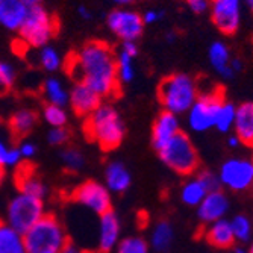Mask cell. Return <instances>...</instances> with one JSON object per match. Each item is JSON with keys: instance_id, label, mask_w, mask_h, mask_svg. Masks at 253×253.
Instances as JSON below:
<instances>
[{"instance_id": "6da1fadb", "label": "cell", "mask_w": 253, "mask_h": 253, "mask_svg": "<svg viewBox=\"0 0 253 253\" xmlns=\"http://www.w3.org/2000/svg\"><path fill=\"white\" fill-rule=\"evenodd\" d=\"M75 82H82L102 97H114L120 91L116 52L106 41H88L64 62Z\"/></svg>"}, {"instance_id": "7a4b0ae2", "label": "cell", "mask_w": 253, "mask_h": 253, "mask_svg": "<svg viewBox=\"0 0 253 253\" xmlns=\"http://www.w3.org/2000/svg\"><path fill=\"white\" fill-rule=\"evenodd\" d=\"M84 130L88 140L96 143L105 152L119 149L126 135L125 122L120 112L114 105L105 102L85 119Z\"/></svg>"}, {"instance_id": "3957f363", "label": "cell", "mask_w": 253, "mask_h": 253, "mask_svg": "<svg viewBox=\"0 0 253 253\" xmlns=\"http://www.w3.org/2000/svg\"><path fill=\"white\" fill-rule=\"evenodd\" d=\"M200 94L194 78L187 73H173L161 81L158 86V99L164 111L174 116L187 114Z\"/></svg>"}, {"instance_id": "277c9868", "label": "cell", "mask_w": 253, "mask_h": 253, "mask_svg": "<svg viewBox=\"0 0 253 253\" xmlns=\"http://www.w3.org/2000/svg\"><path fill=\"white\" fill-rule=\"evenodd\" d=\"M26 253H61L68 241L62 223L53 214H45L26 234H23Z\"/></svg>"}, {"instance_id": "5b68a950", "label": "cell", "mask_w": 253, "mask_h": 253, "mask_svg": "<svg viewBox=\"0 0 253 253\" xmlns=\"http://www.w3.org/2000/svg\"><path fill=\"white\" fill-rule=\"evenodd\" d=\"M59 25L56 17L42 5L28 11L25 21L17 31L20 42L29 49H40L50 44L58 34Z\"/></svg>"}, {"instance_id": "8992f818", "label": "cell", "mask_w": 253, "mask_h": 253, "mask_svg": "<svg viewBox=\"0 0 253 253\" xmlns=\"http://www.w3.org/2000/svg\"><path fill=\"white\" fill-rule=\"evenodd\" d=\"M158 155L171 171L180 176H193L200 167L199 152L191 138L182 130L161 147Z\"/></svg>"}, {"instance_id": "52a82bcc", "label": "cell", "mask_w": 253, "mask_h": 253, "mask_svg": "<svg viewBox=\"0 0 253 253\" xmlns=\"http://www.w3.org/2000/svg\"><path fill=\"white\" fill-rule=\"evenodd\" d=\"M45 214L47 212H45L44 200L25 193H17L6 206L5 224L23 235Z\"/></svg>"}, {"instance_id": "ba28073f", "label": "cell", "mask_w": 253, "mask_h": 253, "mask_svg": "<svg viewBox=\"0 0 253 253\" xmlns=\"http://www.w3.org/2000/svg\"><path fill=\"white\" fill-rule=\"evenodd\" d=\"M226 96L223 88H214L200 93L194 105L187 112V123L193 132L205 133L214 129L217 114L224 103Z\"/></svg>"}, {"instance_id": "9c48e42d", "label": "cell", "mask_w": 253, "mask_h": 253, "mask_svg": "<svg viewBox=\"0 0 253 253\" xmlns=\"http://www.w3.org/2000/svg\"><path fill=\"white\" fill-rule=\"evenodd\" d=\"M220 185L234 193L253 190V159L246 156L227 158L218 169Z\"/></svg>"}, {"instance_id": "30bf717a", "label": "cell", "mask_w": 253, "mask_h": 253, "mask_svg": "<svg viewBox=\"0 0 253 253\" xmlns=\"http://www.w3.org/2000/svg\"><path fill=\"white\" fill-rule=\"evenodd\" d=\"M106 26L122 42H136L144 32L141 14L125 6L106 15Z\"/></svg>"}, {"instance_id": "8fae6325", "label": "cell", "mask_w": 253, "mask_h": 253, "mask_svg": "<svg viewBox=\"0 0 253 253\" xmlns=\"http://www.w3.org/2000/svg\"><path fill=\"white\" fill-rule=\"evenodd\" d=\"M73 200L82 205L84 208L89 210L97 215H102L112 210V196L102 182L86 180L72 194Z\"/></svg>"}, {"instance_id": "7c38bea8", "label": "cell", "mask_w": 253, "mask_h": 253, "mask_svg": "<svg viewBox=\"0 0 253 253\" xmlns=\"http://www.w3.org/2000/svg\"><path fill=\"white\" fill-rule=\"evenodd\" d=\"M243 0H210L214 26L224 35H234L241 26Z\"/></svg>"}, {"instance_id": "4fadbf2b", "label": "cell", "mask_w": 253, "mask_h": 253, "mask_svg": "<svg viewBox=\"0 0 253 253\" xmlns=\"http://www.w3.org/2000/svg\"><path fill=\"white\" fill-rule=\"evenodd\" d=\"M102 103L103 99L82 82H75L73 88L68 91V105L76 116L82 119L91 116Z\"/></svg>"}, {"instance_id": "5bb4252c", "label": "cell", "mask_w": 253, "mask_h": 253, "mask_svg": "<svg viewBox=\"0 0 253 253\" xmlns=\"http://www.w3.org/2000/svg\"><path fill=\"white\" fill-rule=\"evenodd\" d=\"M122 240V223L112 210L99 215L97 247L102 253H109L117 247Z\"/></svg>"}, {"instance_id": "9a60e30c", "label": "cell", "mask_w": 253, "mask_h": 253, "mask_svg": "<svg viewBox=\"0 0 253 253\" xmlns=\"http://www.w3.org/2000/svg\"><path fill=\"white\" fill-rule=\"evenodd\" d=\"M231 203L229 197L221 190L212 191L205 196V199L197 206V217L203 224H210L217 220L226 218Z\"/></svg>"}, {"instance_id": "2e32d148", "label": "cell", "mask_w": 253, "mask_h": 253, "mask_svg": "<svg viewBox=\"0 0 253 253\" xmlns=\"http://www.w3.org/2000/svg\"><path fill=\"white\" fill-rule=\"evenodd\" d=\"M180 132V122L179 117L171 112L163 111L156 117L153 127H152V146L158 152L166 143Z\"/></svg>"}, {"instance_id": "e0dca14e", "label": "cell", "mask_w": 253, "mask_h": 253, "mask_svg": "<svg viewBox=\"0 0 253 253\" xmlns=\"http://www.w3.org/2000/svg\"><path fill=\"white\" fill-rule=\"evenodd\" d=\"M203 238L210 246L215 249H232L237 243L227 218L217 220L214 223L205 224Z\"/></svg>"}, {"instance_id": "ac0fdd59", "label": "cell", "mask_w": 253, "mask_h": 253, "mask_svg": "<svg viewBox=\"0 0 253 253\" xmlns=\"http://www.w3.org/2000/svg\"><path fill=\"white\" fill-rule=\"evenodd\" d=\"M132 183V176L122 161H111L105 167V183L111 194L125 193Z\"/></svg>"}, {"instance_id": "d6986e66", "label": "cell", "mask_w": 253, "mask_h": 253, "mask_svg": "<svg viewBox=\"0 0 253 253\" xmlns=\"http://www.w3.org/2000/svg\"><path fill=\"white\" fill-rule=\"evenodd\" d=\"M232 133L237 135L241 146L253 147V102H244L237 106Z\"/></svg>"}, {"instance_id": "ffe728a7", "label": "cell", "mask_w": 253, "mask_h": 253, "mask_svg": "<svg viewBox=\"0 0 253 253\" xmlns=\"http://www.w3.org/2000/svg\"><path fill=\"white\" fill-rule=\"evenodd\" d=\"M138 56L136 42H122L120 50L116 53L117 78L120 85L130 84L135 79V59Z\"/></svg>"}, {"instance_id": "44dd1931", "label": "cell", "mask_w": 253, "mask_h": 253, "mask_svg": "<svg viewBox=\"0 0 253 253\" xmlns=\"http://www.w3.org/2000/svg\"><path fill=\"white\" fill-rule=\"evenodd\" d=\"M28 8L20 0H0V26L17 32L28 15Z\"/></svg>"}, {"instance_id": "7402d4cb", "label": "cell", "mask_w": 253, "mask_h": 253, "mask_svg": "<svg viewBox=\"0 0 253 253\" xmlns=\"http://www.w3.org/2000/svg\"><path fill=\"white\" fill-rule=\"evenodd\" d=\"M208 59L211 67L223 79H232L235 73L231 68V52L223 41H214L208 49Z\"/></svg>"}, {"instance_id": "603a6c76", "label": "cell", "mask_w": 253, "mask_h": 253, "mask_svg": "<svg viewBox=\"0 0 253 253\" xmlns=\"http://www.w3.org/2000/svg\"><path fill=\"white\" fill-rule=\"evenodd\" d=\"M17 188H18V193H25V194L34 196V197H38L41 200H44L49 193L47 185H45V183L41 180V177H38V174H35L29 167L18 169Z\"/></svg>"}, {"instance_id": "cb8c5ba5", "label": "cell", "mask_w": 253, "mask_h": 253, "mask_svg": "<svg viewBox=\"0 0 253 253\" xmlns=\"http://www.w3.org/2000/svg\"><path fill=\"white\" fill-rule=\"evenodd\" d=\"M149 246L158 253H166L174 243V227L167 220H159L153 224L150 231Z\"/></svg>"}, {"instance_id": "d4e9b609", "label": "cell", "mask_w": 253, "mask_h": 253, "mask_svg": "<svg viewBox=\"0 0 253 253\" xmlns=\"http://www.w3.org/2000/svg\"><path fill=\"white\" fill-rule=\"evenodd\" d=\"M37 122H38V116L34 109L20 108L9 117L8 125H9L11 132L15 136L25 138L26 135H29L34 130V127L37 126Z\"/></svg>"}, {"instance_id": "484cf974", "label": "cell", "mask_w": 253, "mask_h": 253, "mask_svg": "<svg viewBox=\"0 0 253 253\" xmlns=\"http://www.w3.org/2000/svg\"><path fill=\"white\" fill-rule=\"evenodd\" d=\"M68 91L64 82L58 78H47L42 84V97L45 105H55L65 108L68 105Z\"/></svg>"}, {"instance_id": "4316f807", "label": "cell", "mask_w": 253, "mask_h": 253, "mask_svg": "<svg viewBox=\"0 0 253 253\" xmlns=\"http://www.w3.org/2000/svg\"><path fill=\"white\" fill-rule=\"evenodd\" d=\"M35 59L37 65L41 67L44 72L47 73H55L64 67V58L59 53L56 47H53L52 44L44 45V47L35 49Z\"/></svg>"}, {"instance_id": "83f0119b", "label": "cell", "mask_w": 253, "mask_h": 253, "mask_svg": "<svg viewBox=\"0 0 253 253\" xmlns=\"http://www.w3.org/2000/svg\"><path fill=\"white\" fill-rule=\"evenodd\" d=\"M0 253H26L23 235L5 223H0Z\"/></svg>"}, {"instance_id": "f1b7e54d", "label": "cell", "mask_w": 253, "mask_h": 253, "mask_svg": "<svg viewBox=\"0 0 253 253\" xmlns=\"http://www.w3.org/2000/svg\"><path fill=\"white\" fill-rule=\"evenodd\" d=\"M206 194H208V191L205 190L202 182L196 176L190 177L180 188V200L190 208H197Z\"/></svg>"}, {"instance_id": "f546056e", "label": "cell", "mask_w": 253, "mask_h": 253, "mask_svg": "<svg viewBox=\"0 0 253 253\" xmlns=\"http://www.w3.org/2000/svg\"><path fill=\"white\" fill-rule=\"evenodd\" d=\"M231 229L235 238V243L244 246L253 240V220L246 214H237L231 220Z\"/></svg>"}, {"instance_id": "4dcf8cb0", "label": "cell", "mask_w": 253, "mask_h": 253, "mask_svg": "<svg viewBox=\"0 0 253 253\" xmlns=\"http://www.w3.org/2000/svg\"><path fill=\"white\" fill-rule=\"evenodd\" d=\"M235 114H237V106L232 102L224 100V103L221 105V108L217 114L214 129H217L221 133L231 132L234 127V122H235Z\"/></svg>"}, {"instance_id": "1f68e13d", "label": "cell", "mask_w": 253, "mask_h": 253, "mask_svg": "<svg viewBox=\"0 0 253 253\" xmlns=\"http://www.w3.org/2000/svg\"><path fill=\"white\" fill-rule=\"evenodd\" d=\"M42 120L49 127H67L68 123V112L65 108L45 105L42 109Z\"/></svg>"}, {"instance_id": "d6a6232c", "label": "cell", "mask_w": 253, "mask_h": 253, "mask_svg": "<svg viewBox=\"0 0 253 253\" xmlns=\"http://www.w3.org/2000/svg\"><path fill=\"white\" fill-rule=\"evenodd\" d=\"M116 253H150V246L149 243L138 235L126 237L119 241L117 247L114 249Z\"/></svg>"}, {"instance_id": "836d02e7", "label": "cell", "mask_w": 253, "mask_h": 253, "mask_svg": "<svg viewBox=\"0 0 253 253\" xmlns=\"http://www.w3.org/2000/svg\"><path fill=\"white\" fill-rule=\"evenodd\" d=\"M59 158L68 171H81L85 166V156L76 147H64L59 153Z\"/></svg>"}, {"instance_id": "e575fe53", "label": "cell", "mask_w": 253, "mask_h": 253, "mask_svg": "<svg viewBox=\"0 0 253 253\" xmlns=\"http://www.w3.org/2000/svg\"><path fill=\"white\" fill-rule=\"evenodd\" d=\"M23 163V158L17 147H9L0 136V170L15 169Z\"/></svg>"}, {"instance_id": "d590c367", "label": "cell", "mask_w": 253, "mask_h": 253, "mask_svg": "<svg viewBox=\"0 0 253 253\" xmlns=\"http://www.w3.org/2000/svg\"><path fill=\"white\" fill-rule=\"evenodd\" d=\"M17 79V72L9 62L0 61V96L8 94L14 88Z\"/></svg>"}, {"instance_id": "8d00e7d4", "label": "cell", "mask_w": 253, "mask_h": 253, "mask_svg": "<svg viewBox=\"0 0 253 253\" xmlns=\"http://www.w3.org/2000/svg\"><path fill=\"white\" fill-rule=\"evenodd\" d=\"M196 177L202 182V185L205 187V190L208 191V193L221 190V185H220V180H218L217 173H214L211 170H200V171H197Z\"/></svg>"}, {"instance_id": "74e56055", "label": "cell", "mask_w": 253, "mask_h": 253, "mask_svg": "<svg viewBox=\"0 0 253 253\" xmlns=\"http://www.w3.org/2000/svg\"><path fill=\"white\" fill-rule=\"evenodd\" d=\"M47 141L55 147H62L70 141V130L67 127H50L47 132Z\"/></svg>"}, {"instance_id": "f35d334b", "label": "cell", "mask_w": 253, "mask_h": 253, "mask_svg": "<svg viewBox=\"0 0 253 253\" xmlns=\"http://www.w3.org/2000/svg\"><path fill=\"white\" fill-rule=\"evenodd\" d=\"M17 149H18V152H20L23 161L34 158L35 153H37V146H35V143L26 140V138H25V140H21V143H20V146H18Z\"/></svg>"}, {"instance_id": "ab89813d", "label": "cell", "mask_w": 253, "mask_h": 253, "mask_svg": "<svg viewBox=\"0 0 253 253\" xmlns=\"http://www.w3.org/2000/svg\"><path fill=\"white\" fill-rule=\"evenodd\" d=\"M188 6L194 14H205L210 11V0H188Z\"/></svg>"}, {"instance_id": "60d3db41", "label": "cell", "mask_w": 253, "mask_h": 253, "mask_svg": "<svg viewBox=\"0 0 253 253\" xmlns=\"http://www.w3.org/2000/svg\"><path fill=\"white\" fill-rule=\"evenodd\" d=\"M143 17V23L144 26L146 25H155L158 20H161L164 17V12L163 11H158V9H147L144 14H141Z\"/></svg>"}, {"instance_id": "b9f144b4", "label": "cell", "mask_w": 253, "mask_h": 253, "mask_svg": "<svg viewBox=\"0 0 253 253\" xmlns=\"http://www.w3.org/2000/svg\"><path fill=\"white\" fill-rule=\"evenodd\" d=\"M61 253H84V252H82V249H81L78 244H75L73 241L68 240V241L65 243V246L62 247Z\"/></svg>"}, {"instance_id": "7bdbcfd3", "label": "cell", "mask_w": 253, "mask_h": 253, "mask_svg": "<svg viewBox=\"0 0 253 253\" xmlns=\"http://www.w3.org/2000/svg\"><path fill=\"white\" fill-rule=\"evenodd\" d=\"M231 68H232V72L237 75V73H240L244 68V64H243V61L240 58H232L231 59Z\"/></svg>"}, {"instance_id": "ee69618b", "label": "cell", "mask_w": 253, "mask_h": 253, "mask_svg": "<svg viewBox=\"0 0 253 253\" xmlns=\"http://www.w3.org/2000/svg\"><path fill=\"white\" fill-rule=\"evenodd\" d=\"M20 2L25 5L28 9H32V8H37V6H41L44 0H20Z\"/></svg>"}, {"instance_id": "f6af8a7d", "label": "cell", "mask_w": 253, "mask_h": 253, "mask_svg": "<svg viewBox=\"0 0 253 253\" xmlns=\"http://www.w3.org/2000/svg\"><path fill=\"white\" fill-rule=\"evenodd\" d=\"M227 146L231 147V149H237V147H240V146H241V143H240V140L237 138V135H235V133L229 135V138H227Z\"/></svg>"}, {"instance_id": "bcb514c9", "label": "cell", "mask_w": 253, "mask_h": 253, "mask_svg": "<svg viewBox=\"0 0 253 253\" xmlns=\"http://www.w3.org/2000/svg\"><path fill=\"white\" fill-rule=\"evenodd\" d=\"M78 14H79V17L81 18H84V20H91V11L86 8V6H79L78 8Z\"/></svg>"}, {"instance_id": "7dc6e473", "label": "cell", "mask_w": 253, "mask_h": 253, "mask_svg": "<svg viewBox=\"0 0 253 253\" xmlns=\"http://www.w3.org/2000/svg\"><path fill=\"white\" fill-rule=\"evenodd\" d=\"M232 253H249V250L246 246H237L232 249Z\"/></svg>"}, {"instance_id": "c3c4849f", "label": "cell", "mask_w": 253, "mask_h": 253, "mask_svg": "<svg viewBox=\"0 0 253 253\" xmlns=\"http://www.w3.org/2000/svg\"><path fill=\"white\" fill-rule=\"evenodd\" d=\"M114 3H117V5H120V6H126V5H129L132 0H112Z\"/></svg>"}, {"instance_id": "681fc988", "label": "cell", "mask_w": 253, "mask_h": 253, "mask_svg": "<svg viewBox=\"0 0 253 253\" xmlns=\"http://www.w3.org/2000/svg\"><path fill=\"white\" fill-rule=\"evenodd\" d=\"M243 2H244V3L247 5V8L253 12V0H243Z\"/></svg>"}, {"instance_id": "f907efd6", "label": "cell", "mask_w": 253, "mask_h": 253, "mask_svg": "<svg viewBox=\"0 0 253 253\" xmlns=\"http://www.w3.org/2000/svg\"><path fill=\"white\" fill-rule=\"evenodd\" d=\"M3 177H5V173L3 170H0V187H2V183H3Z\"/></svg>"}, {"instance_id": "816d5d0a", "label": "cell", "mask_w": 253, "mask_h": 253, "mask_svg": "<svg viewBox=\"0 0 253 253\" xmlns=\"http://www.w3.org/2000/svg\"><path fill=\"white\" fill-rule=\"evenodd\" d=\"M247 250H249V253H253V240L250 241V244H249V247H247Z\"/></svg>"}, {"instance_id": "f5cc1de1", "label": "cell", "mask_w": 253, "mask_h": 253, "mask_svg": "<svg viewBox=\"0 0 253 253\" xmlns=\"http://www.w3.org/2000/svg\"><path fill=\"white\" fill-rule=\"evenodd\" d=\"M167 40L169 41H174V34H167Z\"/></svg>"}, {"instance_id": "db71d44e", "label": "cell", "mask_w": 253, "mask_h": 253, "mask_svg": "<svg viewBox=\"0 0 253 253\" xmlns=\"http://www.w3.org/2000/svg\"><path fill=\"white\" fill-rule=\"evenodd\" d=\"M252 220H253V217H252Z\"/></svg>"}, {"instance_id": "11a10c76", "label": "cell", "mask_w": 253, "mask_h": 253, "mask_svg": "<svg viewBox=\"0 0 253 253\" xmlns=\"http://www.w3.org/2000/svg\"><path fill=\"white\" fill-rule=\"evenodd\" d=\"M0 223H2V221H0Z\"/></svg>"}, {"instance_id": "9f6ffc18", "label": "cell", "mask_w": 253, "mask_h": 253, "mask_svg": "<svg viewBox=\"0 0 253 253\" xmlns=\"http://www.w3.org/2000/svg\"><path fill=\"white\" fill-rule=\"evenodd\" d=\"M187 2H188V0H187Z\"/></svg>"}, {"instance_id": "6f0895ef", "label": "cell", "mask_w": 253, "mask_h": 253, "mask_svg": "<svg viewBox=\"0 0 253 253\" xmlns=\"http://www.w3.org/2000/svg\"><path fill=\"white\" fill-rule=\"evenodd\" d=\"M252 159H253V158H252Z\"/></svg>"}]
</instances>
